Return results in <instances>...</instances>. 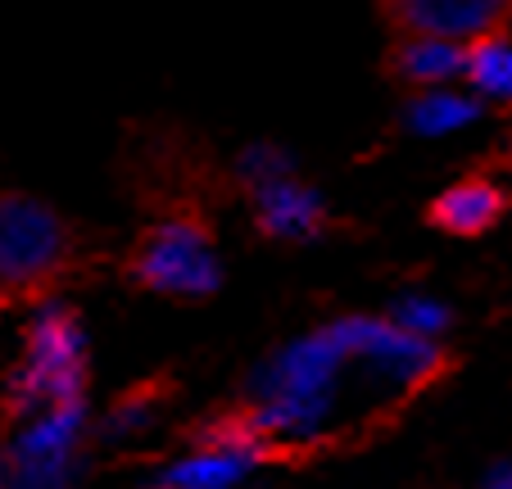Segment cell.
<instances>
[{
  "instance_id": "cell-12",
  "label": "cell",
  "mask_w": 512,
  "mask_h": 489,
  "mask_svg": "<svg viewBox=\"0 0 512 489\" xmlns=\"http://www.w3.org/2000/svg\"><path fill=\"white\" fill-rule=\"evenodd\" d=\"M490 489H512V471H503V476L499 480H494V485Z\"/></svg>"
},
{
  "instance_id": "cell-9",
  "label": "cell",
  "mask_w": 512,
  "mask_h": 489,
  "mask_svg": "<svg viewBox=\"0 0 512 489\" xmlns=\"http://www.w3.org/2000/svg\"><path fill=\"white\" fill-rule=\"evenodd\" d=\"M250 467L245 453H213V449H200V458L182 462V467L164 471L155 489H227L241 480V471Z\"/></svg>"
},
{
  "instance_id": "cell-8",
  "label": "cell",
  "mask_w": 512,
  "mask_h": 489,
  "mask_svg": "<svg viewBox=\"0 0 512 489\" xmlns=\"http://www.w3.org/2000/svg\"><path fill=\"white\" fill-rule=\"evenodd\" d=\"M259 222H263V231H272V236L300 240V236H313V231L322 227V209L309 191H300V186H290V182H277L268 195H263Z\"/></svg>"
},
{
  "instance_id": "cell-11",
  "label": "cell",
  "mask_w": 512,
  "mask_h": 489,
  "mask_svg": "<svg viewBox=\"0 0 512 489\" xmlns=\"http://www.w3.org/2000/svg\"><path fill=\"white\" fill-rule=\"evenodd\" d=\"M404 317L413 322V331H435V326L445 322V313H440V308H426V304H408Z\"/></svg>"
},
{
  "instance_id": "cell-3",
  "label": "cell",
  "mask_w": 512,
  "mask_h": 489,
  "mask_svg": "<svg viewBox=\"0 0 512 489\" xmlns=\"http://www.w3.org/2000/svg\"><path fill=\"white\" fill-rule=\"evenodd\" d=\"M136 286L159 290L177 299H204L218 286V254H213V231L200 213H173L155 222L136 240L132 263H127Z\"/></svg>"
},
{
  "instance_id": "cell-1",
  "label": "cell",
  "mask_w": 512,
  "mask_h": 489,
  "mask_svg": "<svg viewBox=\"0 0 512 489\" xmlns=\"http://www.w3.org/2000/svg\"><path fill=\"white\" fill-rule=\"evenodd\" d=\"M73 231L32 195H0V295H46L68 277Z\"/></svg>"
},
{
  "instance_id": "cell-6",
  "label": "cell",
  "mask_w": 512,
  "mask_h": 489,
  "mask_svg": "<svg viewBox=\"0 0 512 489\" xmlns=\"http://www.w3.org/2000/svg\"><path fill=\"white\" fill-rule=\"evenodd\" d=\"M503 209H508V195L494 182L472 177V182H458L445 195H435L426 218L440 231H449V236H481V231H490L503 218Z\"/></svg>"
},
{
  "instance_id": "cell-7",
  "label": "cell",
  "mask_w": 512,
  "mask_h": 489,
  "mask_svg": "<svg viewBox=\"0 0 512 489\" xmlns=\"http://www.w3.org/2000/svg\"><path fill=\"white\" fill-rule=\"evenodd\" d=\"M463 77L472 82V91L490 105H512V28L490 32V37L467 46Z\"/></svg>"
},
{
  "instance_id": "cell-5",
  "label": "cell",
  "mask_w": 512,
  "mask_h": 489,
  "mask_svg": "<svg viewBox=\"0 0 512 489\" xmlns=\"http://www.w3.org/2000/svg\"><path fill=\"white\" fill-rule=\"evenodd\" d=\"M467 46L454 41H431V37H395V46L386 50V73L390 82L408 91H440L449 82L463 77Z\"/></svg>"
},
{
  "instance_id": "cell-2",
  "label": "cell",
  "mask_w": 512,
  "mask_h": 489,
  "mask_svg": "<svg viewBox=\"0 0 512 489\" xmlns=\"http://www.w3.org/2000/svg\"><path fill=\"white\" fill-rule=\"evenodd\" d=\"M87 381V340H82L78 313L50 304L37 313L28 331V358L10 385V408L19 417H37L50 408L82 399Z\"/></svg>"
},
{
  "instance_id": "cell-10",
  "label": "cell",
  "mask_w": 512,
  "mask_h": 489,
  "mask_svg": "<svg viewBox=\"0 0 512 489\" xmlns=\"http://www.w3.org/2000/svg\"><path fill=\"white\" fill-rule=\"evenodd\" d=\"M481 118V100H463V96H449L445 87L440 91H417L413 105H408V127L413 132H449V127H463Z\"/></svg>"
},
{
  "instance_id": "cell-4",
  "label": "cell",
  "mask_w": 512,
  "mask_h": 489,
  "mask_svg": "<svg viewBox=\"0 0 512 489\" xmlns=\"http://www.w3.org/2000/svg\"><path fill=\"white\" fill-rule=\"evenodd\" d=\"M377 10L395 37H431L454 46L512 28V0H377Z\"/></svg>"
}]
</instances>
